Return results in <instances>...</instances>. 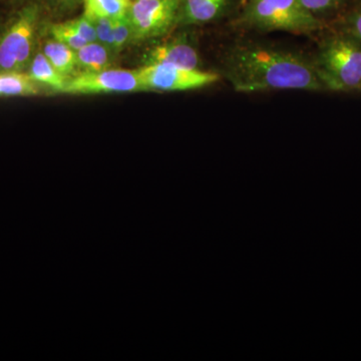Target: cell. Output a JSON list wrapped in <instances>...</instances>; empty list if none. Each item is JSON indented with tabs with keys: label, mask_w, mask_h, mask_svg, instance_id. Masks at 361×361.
I'll use <instances>...</instances> for the list:
<instances>
[{
	"label": "cell",
	"mask_w": 361,
	"mask_h": 361,
	"mask_svg": "<svg viewBox=\"0 0 361 361\" xmlns=\"http://www.w3.org/2000/svg\"><path fill=\"white\" fill-rule=\"evenodd\" d=\"M224 75L236 92L325 90L314 63L301 54L269 45H235L224 59Z\"/></svg>",
	"instance_id": "1"
},
{
	"label": "cell",
	"mask_w": 361,
	"mask_h": 361,
	"mask_svg": "<svg viewBox=\"0 0 361 361\" xmlns=\"http://www.w3.org/2000/svg\"><path fill=\"white\" fill-rule=\"evenodd\" d=\"M313 63L325 90L360 89L361 42L350 35L344 33L327 39Z\"/></svg>",
	"instance_id": "2"
},
{
	"label": "cell",
	"mask_w": 361,
	"mask_h": 361,
	"mask_svg": "<svg viewBox=\"0 0 361 361\" xmlns=\"http://www.w3.org/2000/svg\"><path fill=\"white\" fill-rule=\"evenodd\" d=\"M40 7L30 1L20 7L0 32V73H26L35 54Z\"/></svg>",
	"instance_id": "3"
},
{
	"label": "cell",
	"mask_w": 361,
	"mask_h": 361,
	"mask_svg": "<svg viewBox=\"0 0 361 361\" xmlns=\"http://www.w3.org/2000/svg\"><path fill=\"white\" fill-rule=\"evenodd\" d=\"M243 20L266 32L311 33L322 28V21L304 8L299 0H249Z\"/></svg>",
	"instance_id": "4"
},
{
	"label": "cell",
	"mask_w": 361,
	"mask_h": 361,
	"mask_svg": "<svg viewBox=\"0 0 361 361\" xmlns=\"http://www.w3.org/2000/svg\"><path fill=\"white\" fill-rule=\"evenodd\" d=\"M180 0H133V42L159 39L179 23Z\"/></svg>",
	"instance_id": "5"
},
{
	"label": "cell",
	"mask_w": 361,
	"mask_h": 361,
	"mask_svg": "<svg viewBox=\"0 0 361 361\" xmlns=\"http://www.w3.org/2000/svg\"><path fill=\"white\" fill-rule=\"evenodd\" d=\"M142 90L186 92L215 84L219 75L212 71L187 70L165 65H144L137 70Z\"/></svg>",
	"instance_id": "6"
},
{
	"label": "cell",
	"mask_w": 361,
	"mask_h": 361,
	"mask_svg": "<svg viewBox=\"0 0 361 361\" xmlns=\"http://www.w3.org/2000/svg\"><path fill=\"white\" fill-rule=\"evenodd\" d=\"M141 90L142 87L137 71L106 68L92 73H80L68 78L63 92L70 94H103Z\"/></svg>",
	"instance_id": "7"
},
{
	"label": "cell",
	"mask_w": 361,
	"mask_h": 361,
	"mask_svg": "<svg viewBox=\"0 0 361 361\" xmlns=\"http://www.w3.org/2000/svg\"><path fill=\"white\" fill-rule=\"evenodd\" d=\"M144 61L145 65H165L197 70L200 59L196 49L186 39H174L149 49Z\"/></svg>",
	"instance_id": "8"
},
{
	"label": "cell",
	"mask_w": 361,
	"mask_h": 361,
	"mask_svg": "<svg viewBox=\"0 0 361 361\" xmlns=\"http://www.w3.org/2000/svg\"><path fill=\"white\" fill-rule=\"evenodd\" d=\"M229 0H180L179 23L202 25L217 20L227 8Z\"/></svg>",
	"instance_id": "9"
},
{
	"label": "cell",
	"mask_w": 361,
	"mask_h": 361,
	"mask_svg": "<svg viewBox=\"0 0 361 361\" xmlns=\"http://www.w3.org/2000/svg\"><path fill=\"white\" fill-rule=\"evenodd\" d=\"M26 73L39 85H47L56 92H63L68 82V77L61 75L49 63L42 51H35Z\"/></svg>",
	"instance_id": "10"
},
{
	"label": "cell",
	"mask_w": 361,
	"mask_h": 361,
	"mask_svg": "<svg viewBox=\"0 0 361 361\" xmlns=\"http://www.w3.org/2000/svg\"><path fill=\"white\" fill-rule=\"evenodd\" d=\"M111 51L99 42H87L75 51L77 66L82 73L106 70L111 63Z\"/></svg>",
	"instance_id": "11"
},
{
	"label": "cell",
	"mask_w": 361,
	"mask_h": 361,
	"mask_svg": "<svg viewBox=\"0 0 361 361\" xmlns=\"http://www.w3.org/2000/svg\"><path fill=\"white\" fill-rule=\"evenodd\" d=\"M39 85L26 73H0V97H33Z\"/></svg>",
	"instance_id": "12"
},
{
	"label": "cell",
	"mask_w": 361,
	"mask_h": 361,
	"mask_svg": "<svg viewBox=\"0 0 361 361\" xmlns=\"http://www.w3.org/2000/svg\"><path fill=\"white\" fill-rule=\"evenodd\" d=\"M42 51L61 75L70 77L78 70L77 54L71 47L51 39L44 42Z\"/></svg>",
	"instance_id": "13"
},
{
	"label": "cell",
	"mask_w": 361,
	"mask_h": 361,
	"mask_svg": "<svg viewBox=\"0 0 361 361\" xmlns=\"http://www.w3.org/2000/svg\"><path fill=\"white\" fill-rule=\"evenodd\" d=\"M133 0H84L85 14L118 20L129 13Z\"/></svg>",
	"instance_id": "14"
},
{
	"label": "cell",
	"mask_w": 361,
	"mask_h": 361,
	"mask_svg": "<svg viewBox=\"0 0 361 361\" xmlns=\"http://www.w3.org/2000/svg\"><path fill=\"white\" fill-rule=\"evenodd\" d=\"M49 33H51V39L71 47L75 51L87 44V40L82 39L73 27L68 25V23L52 25L49 28Z\"/></svg>",
	"instance_id": "15"
},
{
	"label": "cell",
	"mask_w": 361,
	"mask_h": 361,
	"mask_svg": "<svg viewBox=\"0 0 361 361\" xmlns=\"http://www.w3.org/2000/svg\"><path fill=\"white\" fill-rule=\"evenodd\" d=\"M113 52H120L129 42H133V27L129 16L114 20Z\"/></svg>",
	"instance_id": "16"
},
{
	"label": "cell",
	"mask_w": 361,
	"mask_h": 361,
	"mask_svg": "<svg viewBox=\"0 0 361 361\" xmlns=\"http://www.w3.org/2000/svg\"><path fill=\"white\" fill-rule=\"evenodd\" d=\"M89 16L90 20L94 23L97 33V42L113 51L114 20L108 18H101V16Z\"/></svg>",
	"instance_id": "17"
},
{
	"label": "cell",
	"mask_w": 361,
	"mask_h": 361,
	"mask_svg": "<svg viewBox=\"0 0 361 361\" xmlns=\"http://www.w3.org/2000/svg\"><path fill=\"white\" fill-rule=\"evenodd\" d=\"M71 27H73L87 42H97V33L94 30V23L90 20L89 16L82 14L80 18L75 20L66 21Z\"/></svg>",
	"instance_id": "18"
},
{
	"label": "cell",
	"mask_w": 361,
	"mask_h": 361,
	"mask_svg": "<svg viewBox=\"0 0 361 361\" xmlns=\"http://www.w3.org/2000/svg\"><path fill=\"white\" fill-rule=\"evenodd\" d=\"M345 33L361 42V6L346 18Z\"/></svg>",
	"instance_id": "19"
},
{
	"label": "cell",
	"mask_w": 361,
	"mask_h": 361,
	"mask_svg": "<svg viewBox=\"0 0 361 361\" xmlns=\"http://www.w3.org/2000/svg\"><path fill=\"white\" fill-rule=\"evenodd\" d=\"M304 8L311 13L316 14L332 8L338 4L339 0H299Z\"/></svg>",
	"instance_id": "20"
},
{
	"label": "cell",
	"mask_w": 361,
	"mask_h": 361,
	"mask_svg": "<svg viewBox=\"0 0 361 361\" xmlns=\"http://www.w3.org/2000/svg\"><path fill=\"white\" fill-rule=\"evenodd\" d=\"M52 4L59 7V8H73L80 2H84V0H49Z\"/></svg>",
	"instance_id": "21"
},
{
	"label": "cell",
	"mask_w": 361,
	"mask_h": 361,
	"mask_svg": "<svg viewBox=\"0 0 361 361\" xmlns=\"http://www.w3.org/2000/svg\"><path fill=\"white\" fill-rule=\"evenodd\" d=\"M6 1H13V0H6Z\"/></svg>",
	"instance_id": "22"
},
{
	"label": "cell",
	"mask_w": 361,
	"mask_h": 361,
	"mask_svg": "<svg viewBox=\"0 0 361 361\" xmlns=\"http://www.w3.org/2000/svg\"><path fill=\"white\" fill-rule=\"evenodd\" d=\"M360 90H361V87H360Z\"/></svg>",
	"instance_id": "23"
}]
</instances>
